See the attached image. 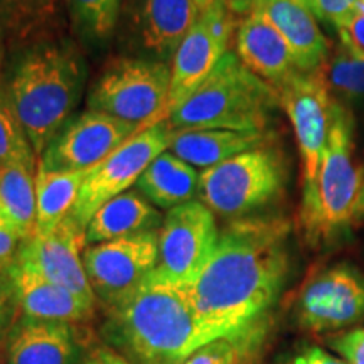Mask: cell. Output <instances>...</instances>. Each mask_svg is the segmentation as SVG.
I'll use <instances>...</instances> for the list:
<instances>
[{
  "label": "cell",
  "instance_id": "32",
  "mask_svg": "<svg viewBox=\"0 0 364 364\" xmlns=\"http://www.w3.org/2000/svg\"><path fill=\"white\" fill-rule=\"evenodd\" d=\"M21 316L16 285L7 267H0V341H6Z\"/></svg>",
  "mask_w": 364,
  "mask_h": 364
},
{
  "label": "cell",
  "instance_id": "10",
  "mask_svg": "<svg viewBox=\"0 0 364 364\" xmlns=\"http://www.w3.org/2000/svg\"><path fill=\"white\" fill-rule=\"evenodd\" d=\"M280 107L294 127L302 162V193L316 184L331 127L332 98L322 68L314 73L297 71L277 86Z\"/></svg>",
  "mask_w": 364,
  "mask_h": 364
},
{
  "label": "cell",
  "instance_id": "2",
  "mask_svg": "<svg viewBox=\"0 0 364 364\" xmlns=\"http://www.w3.org/2000/svg\"><path fill=\"white\" fill-rule=\"evenodd\" d=\"M103 339L132 364H182L209 341L186 285L154 270L139 289L108 309Z\"/></svg>",
  "mask_w": 364,
  "mask_h": 364
},
{
  "label": "cell",
  "instance_id": "29",
  "mask_svg": "<svg viewBox=\"0 0 364 364\" xmlns=\"http://www.w3.org/2000/svg\"><path fill=\"white\" fill-rule=\"evenodd\" d=\"M38 162L39 159L12 105L6 80L0 76V167L24 164L38 169Z\"/></svg>",
  "mask_w": 364,
  "mask_h": 364
},
{
  "label": "cell",
  "instance_id": "15",
  "mask_svg": "<svg viewBox=\"0 0 364 364\" xmlns=\"http://www.w3.org/2000/svg\"><path fill=\"white\" fill-rule=\"evenodd\" d=\"M78 329L71 322L19 316L6 338L7 364H81Z\"/></svg>",
  "mask_w": 364,
  "mask_h": 364
},
{
  "label": "cell",
  "instance_id": "17",
  "mask_svg": "<svg viewBox=\"0 0 364 364\" xmlns=\"http://www.w3.org/2000/svg\"><path fill=\"white\" fill-rule=\"evenodd\" d=\"M253 12L265 17L284 36L299 71H318L329 61V41L316 17L299 0H257Z\"/></svg>",
  "mask_w": 364,
  "mask_h": 364
},
{
  "label": "cell",
  "instance_id": "28",
  "mask_svg": "<svg viewBox=\"0 0 364 364\" xmlns=\"http://www.w3.org/2000/svg\"><path fill=\"white\" fill-rule=\"evenodd\" d=\"M326 85L332 97L344 102L364 98V51L348 43H341L336 53L322 68Z\"/></svg>",
  "mask_w": 364,
  "mask_h": 364
},
{
  "label": "cell",
  "instance_id": "11",
  "mask_svg": "<svg viewBox=\"0 0 364 364\" xmlns=\"http://www.w3.org/2000/svg\"><path fill=\"white\" fill-rule=\"evenodd\" d=\"M157 231L88 245L83 263L95 297L108 309L139 289L157 268Z\"/></svg>",
  "mask_w": 364,
  "mask_h": 364
},
{
  "label": "cell",
  "instance_id": "31",
  "mask_svg": "<svg viewBox=\"0 0 364 364\" xmlns=\"http://www.w3.org/2000/svg\"><path fill=\"white\" fill-rule=\"evenodd\" d=\"M238 338H220L209 341L188 356L182 364H241V348Z\"/></svg>",
  "mask_w": 364,
  "mask_h": 364
},
{
  "label": "cell",
  "instance_id": "21",
  "mask_svg": "<svg viewBox=\"0 0 364 364\" xmlns=\"http://www.w3.org/2000/svg\"><path fill=\"white\" fill-rule=\"evenodd\" d=\"M267 134L220 129H172L169 150L196 169H209L247 150L262 147Z\"/></svg>",
  "mask_w": 364,
  "mask_h": 364
},
{
  "label": "cell",
  "instance_id": "19",
  "mask_svg": "<svg viewBox=\"0 0 364 364\" xmlns=\"http://www.w3.org/2000/svg\"><path fill=\"white\" fill-rule=\"evenodd\" d=\"M226 53L228 51L208 33L199 16L198 22L191 27L188 36L182 39L176 54L172 56L171 91L166 108L167 120L171 113L206 81Z\"/></svg>",
  "mask_w": 364,
  "mask_h": 364
},
{
  "label": "cell",
  "instance_id": "20",
  "mask_svg": "<svg viewBox=\"0 0 364 364\" xmlns=\"http://www.w3.org/2000/svg\"><path fill=\"white\" fill-rule=\"evenodd\" d=\"M199 16L194 0H142L136 16L142 44L162 61L172 59Z\"/></svg>",
  "mask_w": 364,
  "mask_h": 364
},
{
  "label": "cell",
  "instance_id": "7",
  "mask_svg": "<svg viewBox=\"0 0 364 364\" xmlns=\"http://www.w3.org/2000/svg\"><path fill=\"white\" fill-rule=\"evenodd\" d=\"M171 66L162 59L117 58L91 88L88 108L145 130L166 122Z\"/></svg>",
  "mask_w": 364,
  "mask_h": 364
},
{
  "label": "cell",
  "instance_id": "3",
  "mask_svg": "<svg viewBox=\"0 0 364 364\" xmlns=\"http://www.w3.org/2000/svg\"><path fill=\"white\" fill-rule=\"evenodd\" d=\"M85 80L83 56L70 41L38 39L14 58L6 85L38 157L71 120Z\"/></svg>",
  "mask_w": 364,
  "mask_h": 364
},
{
  "label": "cell",
  "instance_id": "35",
  "mask_svg": "<svg viewBox=\"0 0 364 364\" xmlns=\"http://www.w3.org/2000/svg\"><path fill=\"white\" fill-rule=\"evenodd\" d=\"M336 31L341 43H348L364 51V0H359L348 21Z\"/></svg>",
  "mask_w": 364,
  "mask_h": 364
},
{
  "label": "cell",
  "instance_id": "18",
  "mask_svg": "<svg viewBox=\"0 0 364 364\" xmlns=\"http://www.w3.org/2000/svg\"><path fill=\"white\" fill-rule=\"evenodd\" d=\"M235 48L240 61L273 88L299 71L284 36L257 12L248 14L238 24Z\"/></svg>",
  "mask_w": 364,
  "mask_h": 364
},
{
  "label": "cell",
  "instance_id": "42",
  "mask_svg": "<svg viewBox=\"0 0 364 364\" xmlns=\"http://www.w3.org/2000/svg\"><path fill=\"white\" fill-rule=\"evenodd\" d=\"M0 364H7V359H6V341H0Z\"/></svg>",
  "mask_w": 364,
  "mask_h": 364
},
{
  "label": "cell",
  "instance_id": "41",
  "mask_svg": "<svg viewBox=\"0 0 364 364\" xmlns=\"http://www.w3.org/2000/svg\"><path fill=\"white\" fill-rule=\"evenodd\" d=\"M6 44H7L6 34H4V29H2V27H0V68H2L4 56H6Z\"/></svg>",
  "mask_w": 364,
  "mask_h": 364
},
{
  "label": "cell",
  "instance_id": "12",
  "mask_svg": "<svg viewBox=\"0 0 364 364\" xmlns=\"http://www.w3.org/2000/svg\"><path fill=\"white\" fill-rule=\"evenodd\" d=\"M139 129L107 113L86 110L63 127L39 156L44 171H88L127 142Z\"/></svg>",
  "mask_w": 364,
  "mask_h": 364
},
{
  "label": "cell",
  "instance_id": "5",
  "mask_svg": "<svg viewBox=\"0 0 364 364\" xmlns=\"http://www.w3.org/2000/svg\"><path fill=\"white\" fill-rule=\"evenodd\" d=\"M279 93L253 75L235 53L220 59L206 81L169 117L172 129H220L265 134Z\"/></svg>",
  "mask_w": 364,
  "mask_h": 364
},
{
  "label": "cell",
  "instance_id": "40",
  "mask_svg": "<svg viewBox=\"0 0 364 364\" xmlns=\"http://www.w3.org/2000/svg\"><path fill=\"white\" fill-rule=\"evenodd\" d=\"M364 223V171H363V184H361V194H359V201L356 206V226Z\"/></svg>",
  "mask_w": 364,
  "mask_h": 364
},
{
  "label": "cell",
  "instance_id": "36",
  "mask_svg": "<svg viewBox=\"0 0 364 364\" xmlns=\"http://www.w3.org/2000/svg\"><path fill=\"white\" fill-rule=\"evenodd\" d=\"M81 364H132L129 359L112 349L110 346H93L85 353Z\"/></svg>",
  "mask_w": 364,
  "mask_h": 364
},
{
  "label": "cell",
  "instance_id": "16",
  "mask_svg": "<svg viewBox=\"0 0 364 364\" xmlns=\"http://www.w3.org/2000/svg\"><path fill=\"white\" fill-rule=\"evenodd\" d=\"M16 285L21 314L41 321L81 322L93 316L95 302L54 284L27 263L14 258L7 265Z\"/></svg>",
  "mask_w": 364,
  "mask_h": 364
},
{
  "label": "cell",
  "instance_id": "6",
  "mask_svg": "<svg viewBox=\"0 0 364 364\" xmlns=\"http://www.w3.org/2000/svg\"><path fill=\"white\" fill-rule=\"evenodd\" d=\"M285 181L282 152L262 145L204 169L199 196L215 215L240 220L275 201Z\"/></svg>",
  "mask_w": 364,
  "mask_h": 364
},
{
  "label": "cell",
  "instance_id": "1",
  "mask_svg": "<svg viewBox=\"0 0 364 364\" xmlns=\"http://www.w3.org/2000/svg\"><path fill=\"white\" fill-rule=\"evenodd\" d=\"M290 223L280 216H247L220 231L211 258L188 289L211 339L238 338L279 299L289 279Z\"/></svg>",
  "mask_w": 364,
  "mask_h": 364
},
{
  "label": "cell",
  "instance_id": "8",
  "mask_svg": "<svg viewBox=\"0 0 364 364\" xmlns=\"http://www.w3.org/2000/svg\"><path fill=\"white\" fill-rule=\"evenodd\" d=\"M172 127L169 122L136 132L108 157L93 166L83 182L71 216L85 228L100 206L124 194L136 184L149 164L169 150Z\"/></svg>",
  "mask_w": 364,
  "mask_h": 364
},
{
  "label": "cell",
  "instance_id": "34",
  "mask_svg": "<svg viewBox=\"0 0 364 364\" xmlns=\"http://www.w3.org/2000/svg\"><path fill=\"white\" fill-rule=\"evenodd\" d=\"M329 346L341 354L348 364H364V327H356L343 334L332 336Z\"/></svg>",
  "mask_w": 364,
  "mask_h": 364
},
{
  "label": "cell",
  "instance_id": "13",
  "mask_svg": "<svg viewBox=\"0 0 364 364\" xmlns=\"http://www.w3.org/2000/svg\"><path fill=\"white\" fill-rule=\"evenodd\" d=\"M299 324L314 332L339 331L364 321V275L338 263L318 272L300 290Z\"/></svg>",
  "mask_w": 364,
  "mask_h": 364
},
{
  "label": "cell",
  "instance_id": "25",
  "mask_svg": "<svg viewBox=\"0 0 364 364\" xmlns=\"http://www.w3.org/2000/svg\"><path fill=\"white\" fill-rule=\"evenodd\" d=\"M90 171V169H88ZM88 171H36V233H48L71 215Z\"/></svg>",
  "mask_w": 364,
  "mask_h": 364
},
{
  "label": "cell",
  "instance_id": "43",
  "mask_svg": "<svg viewBox=\"0 0 364 364\" xmlns=\"http://www.w3.org/2000/svg\"><path fill=\"white\" fill-rule=\"evenodd\" d=\"M194 2H196V4H198L199 11H201V12H203V9H204V2H203V0H194Z\"/></svg>",
  "mask_w": 364,
  "mask_h": 364
},
{
  "label": "cell",
  "instance_id": "39",
  "mask_svg": "<svg viewBox=\"0 0 364 364\" xmlns=\"http://www.w3.org/2000/svg\"><path fill=\"white\" fill-rule=\"evenodd\" d=\"M225 6L230 9L235 16H245L253 12L255 6H257V0H221Z\"/></svg>",
  "mask_w": 364,
  "mask_h": 364
},
{
  "label": "cell",
  "instance_id": "45",
  "mask_svg": "<svg viewBox=\"0 0 364 364\" xmlns=\"http://www.w3.org/2000/svg\"><path fill=\"white\" fill-rule=\"evenodd\" d=\"M299 2H300V0H299Z\"/></svg>",
  "mask_w": 364,
  "mask_h": 364
},
{
  "label": "cell",
  "instance_id": "9",
  "mask_svg": "<svg viewBox=\"0 0 364 364\" xmlns=\"http://www.w3.org/2000/svg\"><path fill=\"white\" fill-rule=\"evenodd\" d=\"M220 230L215 213L203 201H189L169 209L157 231L156 272L174 284H193L215 252Z\"/></svg>",
  "mask_w": 364,
  "mask_h": 364
},
{
  "label": "cell",
  "instance_id": "37",
  "mask_svg": "<svg viewBox=\"0 0 364 364\" xmlns=\"http://www.w3.org/2000/svg\"><path fill=\"white\" fill-rule=\"evenodd\" d=\"M22 238H19L7 226L0 225V267H7L14 262V258L19 253L22 245Z\"/></svg>",
  "mask_w": 364,
  "mask_h": 364
},
{
  "label": "cell",
  "instance_id": "4",
  "mask_svg": "<svg viewBox=\"0 0 364 364\" xmlns=\"http://www.w3.org/2000/svg\"><path fill=\"white\" fill-rule=\"evenodd\" d=\"M364 167L356 156V122L334 98L331 127L316 184L302 193L300 226L312 247H332L356 228Z\"/></svg>",
  "mask_w": 364,
  "mask_h": 364
},
{
  "label": "cell",
  "instance_id": "22",
  "mask_svg": "<svg viewBox=\"0 0 364 364\" xmlns=\"http://www.w3.org/2000/svg\"><path fill=\"white\" fill-rule=\"evenodd\" d=\"M164 218L139 191H127L97 209L86 226V243L129 238L159 231Z\"/></svg>",
  "mask_w": 364,
  "mask_h": 364
},
{
  "label": "cell",
  "instance_id": "38",
  "mask_svg": "<svg viewBox=\"0 0 364 364\" xmlns=\"http://www.w3.org/2000/svg\"><path fill=\"white\" fill-rule=\"evenodd\" d=\"M287 364H348V363L343 361V359L332 356V354L327 353L326 349L312 346V348H306L304 351L295 354V356Z\"/></svg>",
  "mask_w": 364,
  "mask_h": 364
},
{
  "label": "cell",
  "instance_id": "30",
  "mask_svg": "<svg viewBox=\"0 0 364 364\" xmlns=\"http://www.w3.org/2000/svg\"><path fill=\"white\" fill-rule=\"evenodd\" d=\"M201 21L208 33L215 38L218 44L221 46L225 51L230 49L231 39L235 38L236 29V16L228 9L221 0H213L208 9L201 12Z\"/></svg>",
  "mask_w": 364,
  "mask_h": 364
},
{
  "label": "cell",
  "instance_id": "33",
  "mask_svg": "<svg viewBox=\"0 0 364 364\" xmlns=\"http://www.w3.org/2000/svg\"><path fill=\"white\" fill-rule=\"evenodd\" d=\"M359 0H300L317 21L339 29L348 21Z\"/></svg>",
  "mask_w": 364,
  "mask_h": 364
},
{
  "label": "cell",
  "instance_id": "23",
  "mask_svg": "<svg viewBox=\"0 0 364 364\" xmlns=\"http://www.w3.org/2000/svg\"><path fill=\"white\" fill-rule=\"evenodd\" d=\"M136 191L156 208L169 209L194 201L201 191V172L166 150L149 164L135 184Z\"/></svg>",
  "mask_w": 364,
  "mask_h": 364
},
{
  "label": "cell",
  "instance_id": "44",
  "mask_svg": "<svg viewBox=\"0 0 364 364\" xmlns=\"http://www.w3.org/2000/svg\"><path fill=\"white\" fill-rule=\"evenodd\" d=\"M203 2H204V9H208V6L213 2V0H203ZM204 9H203V11H204Z\"/></svg>",
  "mask_w": 364,
  "mask_h": 364
},
{
  "label": "cell",
  "instance_id": "14",
  "mask_svg": "<svg viewBox=\"0 0 364 364\" xmlns=\"http://www.w3.org/2000/svg\"><path fill=\"white\" fill-rule=\"evenodd\" d=\"M86 245V228L70 215L48 233H34L22 241L16 258L54 284L97 302L83 263Z\"/></svg>",
  "mask_w": 364,
  "mask_h": 364
},
{
  "label": "cell",
  "instance_id": "27",
  "mask_svg": "<svg viewBox=\"0 0 364 364\" xmlns=\"http://www.w3.org/2000/svg\"><path fill=\"white\" fill-rule=\"evenodd\" d=\"M75 34L88 46H103L120 19L124 0H65Z\"/></svg>",
  "mask_w": 364,
  "mask_h": 364
},
{
  "label": "cell",
  "instance_id": "26",
  "mask_svg": "<svg viewBox=\"0 0 364 364\" xmlns=\"http://www.w3.org/2000/svg\"><path fill=\"white\" fill-rule=\"evenodd\" d=\"M58 11L59 0H0V27L7 43L26 46L48 38Z\"/></svg>",
  "mask_w": 364,
  "mask_h": 364
},
{
  "label": "cell",
  "instance_id": "24",
  "mask_svg": "<svg viewBox=\"0 0 364 364\" xmlns=\"http://www.w3.org/2000/svg\"><path fill=\"white\" fill-rule=\"evenodd\" d=\"M36 171L24 164L0 167V225L24 241L36 233Z\"/></svg>",
  "mask_w": 364,
  "mask_h": 364
}]
</instances>
